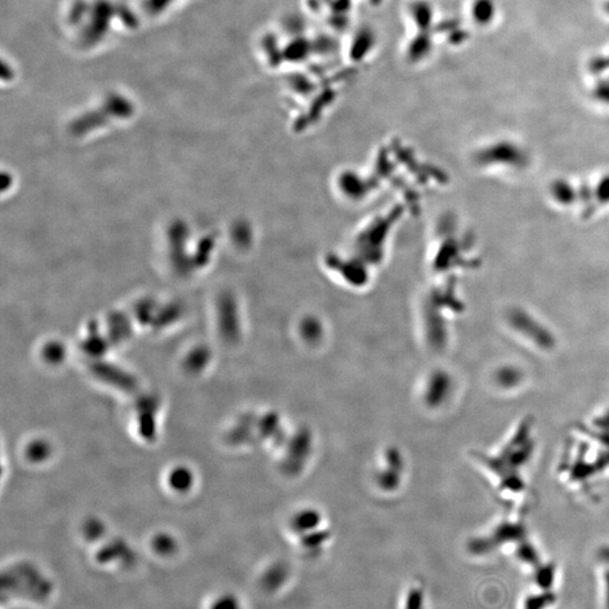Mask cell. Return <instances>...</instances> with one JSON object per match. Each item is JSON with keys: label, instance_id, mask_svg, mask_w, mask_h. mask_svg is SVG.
<instances>
[{"label": "cell", "instance_id": "cell-1", "mask_svg": "<svg viewBox=\"0 0 609 609\" xmlns=\"http://www.w3.org/2000/svg\"><path fill=\"white\" fill-rule=\"evenodd\" d=\"M267 33V65L273 71L292 73L314 65L331 52V42L324 44L304 22L289 19Z\"/></svg>", "mask_w": 609, "mask_h": 609}, {"label": "cell", "instance_id": "cell-2", "mask_svg": "<svg viewBox=\"0 0 609 609\" xmlns=\"http://www.w3.org/2000/svg\"><path fill=\"white\" fill-rule=\"evenodd\" d=\"M364 0H302L304 9L334 31L349 29L359 4Z\"/></svg>", "mask_w": 609, "mask_h": 609}, {"label": "cell", "instance_id": "cell-3", "mask_svg": "<svg viewBox=\"0 0 609 609\" xmlns=\"http://www.w3.org/2000/svg\"><path fill=\"white\" fill-rule=\"evenodd\" d=\"M493 5L491 0H476L473 5V17L477 23L484 24L493 15Z\"/></svg>", "mask_w": 609, "mask_h": 609}, {"label": "cell", "instance_id": "cell-4", "mask_svg": "<svg viewBox=\"0 0 609 609\" xmlns=\"http://www.w3.org/2000/svg\"><path fill=\"white\" fill-rule=\"evenodd\" d=\"M556 597L550 590H545L543 593L533 595L525 601V609H545L556 601Z\"/></svg>", "mask_w": 609, "mask_h": 609}, {"label": "cell", "instance_id": "cell-5", "mask_svg": "<svg viewBox=\"0 0 609 609\" xmlns=\"http://www.w3.org/2000/svg\"><path fill=\"white\" fill-rule=\"evenodd\" d=\"M554 575H556V568L552 564L543 566L537 569L535 573V583L542 588L543 590H550L554 583Z\"/></svg>", "mask_w": 609, "mask_h": 609}, {"label": "cell", "instance_id": "cell-6", "mask_svg": "<svg viewBox=\"0 0 609 609\" xmlns=\"http://www.w3.org/2000/svg\"><path fill=\"white\" fill-rule=\"evenodd\" d=\"M517 556L526 563L533 564V566H536L538 563V554H537L536 550L528 543L523 542L518 548Z\"/></svg>", "mask_w": 609, "mask_h": 609}, {"label": "cell", "instance_id": "cell-7", "mask_svg": "<svg viewBox=\"0 0 609 609\" xmlns=\"http://www.w3.org/2000/svg\"><path fill=\"white\" fill-rule=\"evenodd\" d=\"M424 593L420 588H413L407 593L404 609H424Z\"/></svg>", "mask_w": 609, "mask_h": 609}, {"label": "cell", "instance_id": "cell-8", "mask_svg": "<svg viewBox=\"0 0 609 609\" xmlns=\"http://www.w3.org/2000/svg\"><path fill=\"white\" fill-rule=\"evenodd\" d=\"M498 379L503 386H513L519 382L521 376H519V372H516L515 369L506 368L498 374Z\"/></svg>", "mask_w": 609, "mask_h": 609}, {"label": "cell", "instance_id": "cell-9", "mask_svg": "<svg viewBox=\"0 0 609 609\" xmlns=\"http://www.w3.org/2000/svg\"><path fill=\"white\" fill-rule=\"evenodd\" d=\"M599 556H600L601 560L609 563V548H603L599 553Z\"/></svg>", "mask_w": 609, "mask_h": 609}, {"label": "cell", "instance_id": "cell-10", "mask_svg": "<svg viewBox=\"0 0 609 609\" xmlns=\"http://www.w3.org/2000/svg\"><path fill=\"white\" fill-rule=\"evenodd\" d=\"M605 583H606V606L609 609V571L605 575Z\"/></svg>", "mask_w": 609, "mask_h": 609}]
</instances>
